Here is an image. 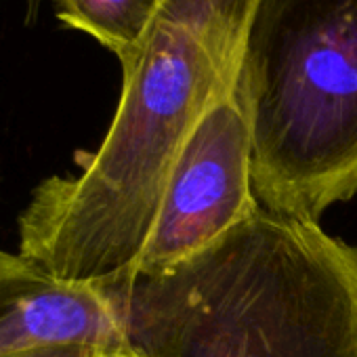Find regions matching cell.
Masks as SVG:
<instances>
[{"instance_id":"obj_6","label":"cell","mask_w":357,"mask_h":357,"mask_svg":"<svg viewBox=\"0 0 357 357\" xmlns=\"http://www.w3.org/2000/svg\"><path fill=\"white\" fill-rule=\"evenodd\" d=\"M0 357H120V355L107 347L91 344V342H49V344H36L13 353H5Z\"/></svg>"},{"instance_id":"obj_7","label":"cell","mask_w":357,"mask_h":357,"mask_svg":"<svg viewBox=\"0 0 357 357\" xmlns=\"http://www.w3.org/2000/svg\"><path fill=\"white\" fill-rule=\"evenodd\" d=\"M38 5H40V0H30V5H28V15H30V20L36 15V11H38Z\"/></svg>"},{"instance_id":"obj_4","label":"cell","mask_w":357,"mask_h":357,"mask_svg":"<svg viewBox=\"0 0 357 357\" xmlns=\"http://www.w3.org/2000/svg\"><path fill=\"white\" fill-rule=\"evenodd\" d=\"M49 342L126 353L122 307L103 280H66L0 248V355Z\"/></svg>"},{"instance_id":"obj_2","label":"cell","mask_w":357,"mask_h":357,"mask_svg":"<svg viewBox=\"0 0 357 357\" xmlns=\"http://www.w3.org/2000/svg\"><path fill=\"white\" fill-rule=\"evenodd\" d=\"M236 95L263 208L319 223L357 196V0H259Z\"/></svg>"},{"instance_id":"obj_1","label":"cell","mask_w":357,"mask_h":357,"mask_svg":"<svg viewBox=\"0 0 357 357\" xmlns=\"http://www.w3.org/2000/svg\"><path fill=\"white\" fill-rule=\"evenodd\" d=\"M128 357H357V246L259 208L190 261L103 280Z\"/></svg>"},{"instance_id":"obj_3","label":"cell","mask_w":357,"mask_h":357,"mask_svg":"<svg viewBox=\"0 0 357 357\" xmlns=\"http://www.w3.org/2000/svg\"><path fill=\"white\" fill-rule=\"evenodd\" d=\"M259 208L250 126L234 91L200 120L178 153L147 242L122 273H160L181 265Z\"/></svg>"},{"instance_id":"obj_5","label":"cell","mask_w":357,"mask_h":357,"mask_svg":"<svg viewBox=\"0 0 357 357\" xmlns=\"http://www.w3.org/2000/svg\"><path fill=\"white\" fill-rule=\"evenodd\" d=\"M162 0H55L57 17L124 59L145 36Z\"/></svg>"}]
</instances>
